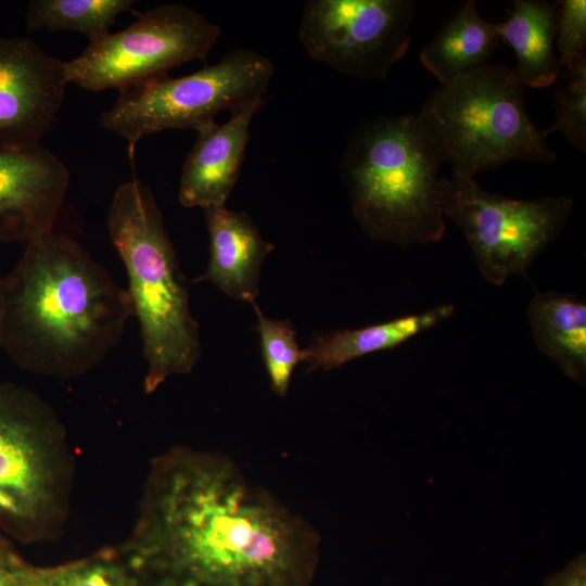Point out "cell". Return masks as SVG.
Segmentation results:
<instances>
[{
    "mask_svg": "<svg viewBox=\"0 0 586 586\" xmlns=\"http://www.w3.org/2000/svg\"><path fill=\"white\" fill-rule=\"evenodd\" d=\"M209 237V260L194 282H209L237 301L255 304L260 269L275 249L244 212L226 206L203 209Z\"/></svg>",
    "mask_w": 586,
    "mask_h": 586,
    "instance_id": "cell-14",
    "label": "cell"
},
{
    "mask_svg": "<svg viewBox=\"0 0 586 586\" xmlns=\"http://www.w3.org/2000/svg\"><path fill=\"white\" fill-rule=\"evenodd\" d=\"M220 35V27L194 9L162 4L90 42L80 55L64 62L65 76L67 82L93 92L122 91L184 63L205 62Z\"/></svg>",
    "mask_w": 586,
    "mask_h": 586,
    "instance_id": "cell-9",
    "label": "cell"
},
{
    "mask_svg": "<svg viewBox=\"0 0 586 586\" xmlns=\"http://www.w3.org/2000/svg\"><path fill=\"white\" fill-rule=\"evenodd\" d=\"M546 586H586L585 556H579L563 571L550 576Z\"/></svg>",
    "mask_w": 586,
    "mask_h": 586,
    "instance_id": "cell-24",
    "label": "cell"
},
{
    "mask_svg": "<svg viewBox=\"0 0 586 586\" xmlns=\"http://www.w3.org/2000/svg\"><path fill=\"white\" fill-rule=\"evenodd\" d=\"M12 572L18 586H146L118 547L55 566H36L17 552Z\"/></svg>",
    "mask_w": 586,
    "mask_h": 586,
    "instance_id": "cell-19",
    "label": "cell"
},
{
    "mask_svg": "<svg viewBox=\"0 0 586 586\" xmlns=\"http://www.w3.org/2000/svg\"><path fill=\"white\" fill-rule=\"evenodd\" d=\"M441 164L416 115L381 116L359 126L340 170L365 233L402 246L441 241L446 232Z\"/></svg>",
    "mask_w": 586,
    "mask_h": 586,
    "instance_id": "cell-4",
    "label": "cell"
},
{
    "mask_svg": "<svg viewBox=\"0 0 586 586\" xmlns=\"http://www.w3.org/2000/svg\"><path fill=\"white\" fill-rule=\"evenodd\" d=\"M530 330L539 352L571 380L586 377V303L572 294L536 292L528 304Z\"/></svg>",
    "mask_w": 586,
    "mask_h": 586,
    "instance_id": "cell-16",
    "label": "cell"
},
{
    "mask_svg": "<svg viewBox=\"0 0 586 586\" xmlns=\"http://www.w3.org/2000/svg\"><path fill=\"white\" fill-rule=\"evenodd\" d=\"M256 331L259 335L262 356L271 390L284 397L290 388L292 373L302 361V349L296 342V332L289 320L267 318L255 303Z\"/></svg>",
    "mask_w": 586,
    "mask_h": 586,
    "instance_id": "cell-21",
    "label": "cell"
},
{
    "mask_svg": "<svg viewBox=\"0 0 586 586\" xmlns=\"http://www.w3.org/2000/svg\"><path fill=\"white\" fill-rule=\"evenodd\" d=\"M265 102L231 114L198 132L182 166L178 201L186 208L225 206L233 191L250 140V125Z\"/></svg>",
    "mask_w": 586,
    "mask_h": 586,
    "instance_id": "cell-13",
    "label": "cell"
},
{
    "mask_svg": "<svg viewBox=\"0 0 586 586\" xmlns=\"http://www.w3.org/2000/svg\"><path fill=\"white\" fill-rule=\"evenodd\" d=\"M15 553L7 536L0 532V586H18L12 572Z\"/></svg>",
    "mask_w": 586,
    "mask_h": 586,
    "instance_id": "cell-25",
    "label": "cell"
},
{
    "mask_svg": "<svg viewBox=\"0 0 586 586\" xmlns=\"http://www.w3.org/2000/svg\"><path fill=\"white\" fill-rule=\"evenodd\" d=\"M64 62L27 37H0V148L40 145L63 104Z\"/></svg>",
    "mask_w": 586,
    "mask_h": 586,
    "instance_id": "cell-11",
    "label": "cell"
},
{
    "mask_svg": "<svg viewBox=\"0 0 586 586\" xmlns=\"http://www.w3.org/2000/svg\"><path fill=\"white\" fill-rule=\"evenodd\" d=\"M74 457L52 407L0 381V532L20 543L56 538L69 514Z\"/></svg>",
    "mask_w": 586,
    "mask_h": 586,
    "instance_id": "cell-6",
    "label": "cell"
},
{
    "mask_svg": "<svg viewBox=\"0 0 586 586\" xmlns=\"http://www.w3.org/2000/svg\"><path fill=\"white\" fill-rule=\"evenodd\" d=\"M273 73L267 56L238 48L187 76L165 74L119 91L113 106L100 115V125L126 141L132 160L143 137L168 129L199 132L220 112L233 114L266 102Z\"/></svg>",
    "mask_w": 586,
    "mask_h": 586,
    "instance_id": "cell-7",
    "label": "cell"
},
{
    "mask_svg": "<svg viewBox=\"0 0 586 586\" xmlns=\"http://www.w3.org/2000/svg\"><path fill=\"white\" fill-rule=\"evenodd\" d=\"M69 181L66 165L40 145L0 148V243H27L54 230Z\"/></svg>",
    "mask_w": 586,
    "mask_h": 586,
    "instance_id": "cell-12",
    "label": "cell"
},
{
    "mask_svg": "<svg viewBox=\"0 0 586 586\" xmlns=\"http://www.w3.org/2000/svg\"><path fill=\"white\" fill-rule=\"evenodd\" d=\"M415 2L309 0L297 29L309 58L358 79L381 80L408 52Z\"/></svg>",
    "mask_w": 586,
    "mask_h": 586,
    "instance_id": "cell-10",
    "label": "cell"
},
{
    "mask_svg": "<svg viewBox=\"0 0 586 586\" xmlns=\"http://www.w3.org/2000/svg\"><path fill=\"white\" fill-rule=\"evenodd\" d=\"M106 226L127 272L146 361L143 390L152 394L169 377L194 369L201 355L199 323L152 190L136 178L118 184Z\"/></svg>",
    "mask_w": 586,
    "mask_h": 586,
    "instance_id": "cell-3",
    "label": "cell"
},
{
    "mask_svg": "<svg viewBox=\"0 0 586 586\" xmlns=\"http://www.w3.org/2000/svg\"><path fill=\"white\" fill-rule=\"evenodd\" d=\"M502 43L497 24L484 20L468 0L420 52V62L441 85L487 63Z\"/></svg>",
    "mask_w": 586,
    "mask_h": 586,
    "instance_id": "cell-18",
    "label": "cell"
},
{
    "mask_svg": "<svg viewBox=\"0 0 586 586\" xmlns=\"http://www.w3.org/2000/svg\"><path fill=\"white\" fill-rule=\"evenodd\" d=\"M451 304L362 327L318 335L302 349V361L307 371L331 370L358 357L394 348L416 335L450 318Z\"/></svg>",
    "mask_w": 586,
    "mask_h": 586,
    "instance_id": "cell-15",
    "label": "cell"
},
{
    "mask_svg": "<svg viewBox=\"0 0 586 586\" xmlns=\"http://www.w3.org/2000/svg\"><path fill=\"white\" fill-rule=\"evenodd\" d=\"M524 88L513 68L486 63L431 93L416 116L453 176L474 178L510 161L557 160L526 113Z\"/></svg>",
    "mask_w": 586,
    "mask_h": 586,
    "instance_id": "cell-5",
    "label": "cell"
},
{
    "mask_svg": "<svg viewBox=\"0 0 586 586\" xmlns=\"http://www.w3.org/2000/svg\"><path fill=\"white\" fill-rule=\"evenodd\" d=\"M441 206L469 243L485 281L502 285L525 275L563 230L573 209L568 195L515 200L483 190L475 178L441 179Z\"/></svg>",
    "mask_w": 586,
    "mask_h": 586,
    "instance_id": "cell-8",
    "label": "cell"
},
{
    "mask_svg": "<svg viewBox=\"0 0 586 586\" xmlns=\"http://www.w3.org/2000/svg\"><path fill=\"white\" fill-rule=\"evenodd\" d=\"M556 4L540 0H514L505 22L497 24L502 43L517 56L513 68L524 87L546 88L559 78L555 53Z\"/></svg>",
    "mask_w": 586,
    "mask_h": 586,
    "instance_id": "cell-17",
    "label": "cell"
},
{
    "mask_svg": "<svg viewBox=\"0 0 586 586\" xmlns=\"http://www.w3.org/2000/svg\"><path fill=\"white\" fill-rule=\"evenodd\" d=\"M131 316L127 289L54 229L29 240L3 276L1 349L29 373L76 379L117 346Z\"/></svg>",
    "mask_w": 586,
    "mask_h": 586,
    "instance_id": "cell-2",
    "label": "cell"
},
{
    "mask_svg": "<svg viewBox=\"0 0 586 586\" xmlns=\"http://www.w3.org/2000/svg\"><path fill=\"white\" fill-rule=\"evenodd\" d=\"M556 4L558 62L564 71L586 64V1L562 0Z\"/></svg>",
    "mask_w": 586,
    "mask_h": 586,
    "instance_id": "cell-23",
    "label": "cell"
},
{
    "mask_svg": "<svg viewBox=\"0 0 586 586\" xmlns=\"http://www.w3.org/2000/svg\"><path fill=\"white\" fill-rule=\"evenodd\" d=\"M133 4L132 0H31L26 25L30 31H78L93 42L109 35L117 17L132 11Z\"/></svg>",
    "mask_w": 586,
    "mask_h": 586,
    "instance_id": "cell-20",
    "label": "cell"
},
{
    "mask_svg": "<svg viewBox=\"0 0 586 586\" xmlns=\"http://www.w3.org/2000/svg\"><path fill=\"white\" fill-rule=\"evenodd\" d=\"M117 547L146 586H309L320 537L228 456L175 446L151 460Z\"/></svg>",
    "mask_w": 586,
    "mask_h": 586,
    "instance_id": "cell-1",
    "label": "cell"
},
{
    "mask_svg": "<svg viewBox=\"0 0 586 586\" xmlns=\"http://www.w3.org/2000/svg\"><path fill=\"white\" fill-rule=\"evenodd\" d=\"M2 314H3V276L0 273V349H1Z\"/></svg>",
    "mask_w": 586,
    "mask_h": 586,
    "instance_id": "cell-26",
    "label": "cell"
},
{
    "mask_svg": "<svg viewBox=\"0 0 586 586\" xmlns=\"http://www.w3.org/2000/svg\"><path fill=\"white\" fill-rule=\"evenodd\" d=\"M556 92L555 123L543 136L560 131L578 151L586 152V64L564 71Z\"/></svg>",
    "mask_w": 586,
    "mask_h": 586,
    "instance_id": "cell-22",
    "label": "cell"
}]
</instances>
